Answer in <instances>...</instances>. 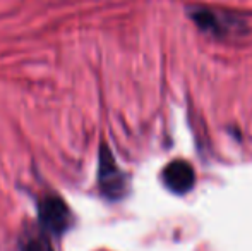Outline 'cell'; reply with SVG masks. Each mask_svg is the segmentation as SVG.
Wrapping results in <instances>:
<instances>
[{"label":"cell","instance_id":"cell-1","mask_svg":"<svg viewBox=\"0 0 252 251\" xmlns=\"http://www.w3.org/2000/svg\"><path fill=\"white\" fill-rule=\"evenodd\" d=\"M187 14L199 30L215 38H240L249 31L247 23L242 17L235 16L232 12H226V10H218L213 9V7L202 5H190L187 9Z\"/></svg>","mask_w":252,"mask_h":251},{"label":"cell","instance_id":"cell-2","mask_svg":"<svg viewBox=\"0 0 252 251\" xmlns=\"http://www.w3.org/2000/svg\"><path fill=\"white\" fill-rule=\"evenodd\" d=\"M98 162H100V165H98V184H100L103 196L112 201L126 196L129 191V179H127L126 172L117 165L106 143H101Z\"/></svg>","mask_w":252,"mask_h":251},{"label":"cell","instance_id":"cell-3","mask_svg":"<svg viewBox=\"0 0 252 251\" xmlns=\"http://www.w3.org/2000/svg\"><path fill=\"white\" fill-rule=\"evenodd\" d=\"M38 218L41 227L53 236H62L74 224V215L70 208L57 194L45 196L38 203Z\"/></svg>","mask_w":252,"mask_h":251},{"label":"cell","instance_id":"cell-4","mask_svg":"<svg viewBox=\"0 0 252 251\" xmlns=\"http://www.w3.org/2000/svg\"><path fill=\"white\" fill-rule=\"evenodd\" d=\"M163 182L172 193L186 194L194 188L196 174L194 169L184 160H173L163 171Z\"/></svg>","mask_w":252,"mask_h":251},{"label":"cell","instance_id":"cell-5","mask_svg":"<svg viewBox=\"0 0 252 251\" xmlns=\"http://www.w3.org/2000/svg\"><path fill=\"white\" fill-rule=\"evenodd\" d=\"M23 251H53V248L45 236H36V238H31L24 243Z\"/></svg>","mask_w":252,"mask_h":251}]
</instances>
